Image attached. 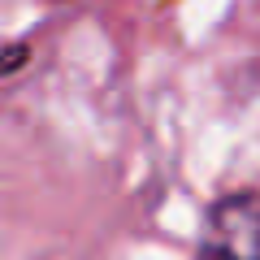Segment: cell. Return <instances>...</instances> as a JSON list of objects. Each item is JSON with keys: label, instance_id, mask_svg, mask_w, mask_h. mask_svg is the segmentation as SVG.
Masks as SVG:
<instances>
[{"label": "cell", "instance_id": "cell-1", "mask_svg": "<svg viewBox=\"0 0 260 260\" xmlns=\"http://www.w3.org/2000/svg\"><path fill=\"white\" fill-rule=\"evenodd\" d=\"M195 260H260V195L230 191L204 217Z\"/></svg>", "mask_w": 260, "mask_h": 260}]
</instances>
